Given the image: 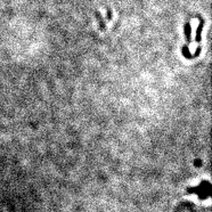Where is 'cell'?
<instances>
[{
  "label": "cell",
  "mask_w": 212,
  "mask_h": 212,
  "mask_svg": "<svg viewBox=\"0 0 212 212\" xmlns=\"http://www.w3.org/2000/svg\"><path fill=\"white\" fill-rule=\"evenodd\" d=\"M112 12H111V9H109V10H107V18L109 19H112Z\"/></svg>",
  "instance_id": "obj_6"
},
{
  "label": "cell",
  "mask_w": 212,
  "mask_h": 212,
  "mask_svg": "<svg viewBox=\"0 0 212 212\" xmlns=\"http://www.w3.org/2000/svg\"><path fill=\"white\" fill-rule=\"evenodd\" d=\"M204 26V19L199 18V25L197 27V32H196V37H195V41L196 42H201L202 40V29Z\"/></svg>",
  "instance_id": "obj_3"
},
{
  "label": "cell",
  "mask_w": 212,
  "mask_h": 212,
  "mask_svg": "<svg viewBox=\"0 0 212 212\" xmlns=\"http://www.w3.org/2000/svg\"><path fill=\"white\" fill-rule=\"evenodd\" d=\"M184 32H185V35H186V40L188 42H191L192 41V26H191V23H186L185 24Z\"/></svg>",
  "instance_id": "obj_4"
},
{
  "label": "cell",
  "mask_w": 212,
  "mask_h": 212,
  "mask_svg": "<svg viewBox=\"0 0 212 212\" xmlns=\"http://www.w3.org/2000/svg\"><path fill=\"white\" fill-rule=\"evenodd\" d=\"M95 16H96V18L98 19V23H99V27H100V30H105V22H104V18L102 17V15L100 13L98 12V10H95Z\"/></svg>",
  "instance_id": "obj_5"
},
{
  "label": "cell",
  "mask_w": 212,
  "mask_h": 212,
  "mask_svg": "<svg viewBox=\"0 0 212 212\" xmlns=\"http://www.w3.org/2000/svg\"><path fill=\"white\" fill-rule=\"evenodd\" d=\"M187 194H196L199 199H209L211 194V184L209 181H202L197 187H188L186 189Z\"/></svg>",
  "instance_id": "obj_1"
},
{
  "label": "cell",
  "mask_w": 212,
  "mask_h": 212,
  "mask_svg": "<svg viewBox=\"0 0 212 212\" xmlns=\"http://www.w3.org/2000/svg\"><path fill=\"white\" fill-rule=\"evenodd\" d=\"M201 46H199L197 47V49H196V52H195V54H191L189 52V50H188V46L185 45L182 46V49H181V52H182V55L185 56V58H188V59H192V58H195L197 57L199 54H201Z\"/></svg>",
  "instance_id": "obj_2"
}]
</instances>
